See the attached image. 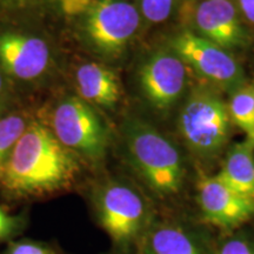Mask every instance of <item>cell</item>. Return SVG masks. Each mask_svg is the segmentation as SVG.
I'll return each instance as SVG.
<instances>
[{
  "mask_svg": "<svg viewBox=\"0 0 254 254\" xmlns=\"http://www.w3.org/2000/svg\"><path fill=\"white\" fill-rule=\"evenodd\" d=\"M186 72L185 63L173 50L158 51L140 69L142 93L157 110L171 109L185 90Z\"/></svg>",
  "mask_w": 254,
  "mask_h": 254,
  "instance_id": "obj_10",
  "label": "cell"
},
{
  "mask_svg": "<svg viewBox=\"0 0 254 254\" xmlns=\"http://www.w3.org/2000/svg\"><path fill=\"white\" fill-rule=\"evenodd\" d=\"M215 176L232 190L254 199V148L246 140L232 146Z\"/></svg>",
  "mask_w": 254,
  "mask_h": 254,
  "instance_id": "obj_14",
  "label": "cell"
},
{
  "mask_svg": "<svg viewBox=\"0 0 254 254\" xmlns=\"http://www.w3.org/2000/svg\"><path fill=\"white\" fill-rule=\"evenodd\" d=\"M239 7L244 17L254 24V0H239Z\"/></svg>",
  "mask_w": 254,
  "mask_h": 254,
  "instance_id": "obj_22",
  "label": "cell"
},
{
  "mask_svg": "<svg viewBox=\"0 0 254 254\" xmlns=\"http://www.w3.org/2000/svg\"><path fill=\"white\" fill-rule=\"evenodd\" d=\"M20 219L8 214L0 207V240L11 237L20 227Z\"/></svg>",
  "mask_w": 254,
  "mask_h": 254,
  "instance_id": "obj_20",
  "label": "cell"
},
{
  "mask_svg": "<svg viewBox=\"0 0 254 254\" xmlns=\"http://www.w3.org/2000/svg\"><path fill=\"white\" fill-rule=\"evenodd\" d=\"M77 86L85 100L99 106L112 107L118 103V79L110 68L95 63L81 65L77 71Z\"/></svg>",
  "mask_w": 254,
  "mask_h": 254,
  "instance_id": "obj_13",
  "label": "cell"
},
{
  "mask_svg": "<svg viewBox=\"0 0 254 254\" xmlns=\"http://www.w3.org/2000/svg\"><path fill=\"white\" fill-rule=\"evenodd\" d=\"M28 1H38V0H0V4L12 5V4H21V2H28Z\"/></svg>",
  "mask_w": 254,
  "mask_h": 254,
  "instance_id": "obj_23",
  "label": "cell"
},
{
  "mask_svg": "<svg viewBox=\"0 0 254 254\" xmlns=\"http://www.w3.org/2000/svg\"><path fill=\"white\" fill-rule=\"evenodd\" d=\"M77 172L68 148L46 127L32 124L0 166V185L19 195L44 194L69 185Z\"/></svg>",
  "mask_w": 254,
  "mask_h": 254,
  "instance_id": "obj_1",
  "label": "cell"
},
{
  "mask_svg": "<svg viewBox=\"0 0 254 254\" xmlns=\"http://www.w3.org/2000/svg\"><path fill=\"white\" fill-rule=\"evenodd\" d=\"M140 25L138 9L125 0H94L86 17V33L95 49L118 55L134 37Z\"/></svg>",
  "mask_w": 254,
  "mask_h": 254,
  "instance_id": "obj_8",
  "label": "cell"
},
{
  "mask_svg": "<svg viewBox=\"0 0 254 254\" xmlns=\"http://www.w3.org/2000/svg\"><path fill=\"white\" fill-rule=\"evenodd\" d=\"M231 120L250 136L254 131V86L244 85L232 93L227 105Z\"/></svg>",
  "mask_w": 254,
  "mask_h": 254,
  "instance_id": "obj_15",
  "label": "cell"
},
{
  "mask_svg": "<svg viewBox=\"0 0 254 254\" xmlns=\"http://www.w3.org/2000/svg\"><path fill=\"white\" fill-rule=\"evenodd\" d=\"M187 30L231 51L244 49L250 38L231 0H190L183 6Z\"/></svg>",
  "mask_w": 254,
  "mask_h": 254,
  "instance_id": "obj_6",
  "label": "cell"
},
{
  "mask_svg": "<svg viewBox=\"0 0 254 254\" xmlns=\"http://www.w3.org/2000/svg\"><path fill=\"white\" fill-rule=\"evenodd\" d=\"M26 128L24 118L18 114H11L0 120V166L7 159Z\"/></svg>",
  "mask_w": 254,
  "mask_h": 254,
  "instance_id": "obj_17",
  "label": "cell"
},
{
  "mask_svg": "<svg viewBox=\"0 0 254 254\" xmlns=\"http://www.w3.org/2000/svg\"><path fill=\"white\" fill-rule=\"evenodd\" d=\"M213 254H254V232L241 227L222 234L213 245Z\"/></svg>",
  "mask_w": 254,
  "mask_h": 254,
  "instance_id": "obj_16",
  "label": "cell"
},
{
  "mask_svg": "<svg viewBox=\"0 0 254 254\" xmlns=\"http://www.w3.org/2000/svg\"><path fill=\"white\" fill-rule=\"evenodd\" d=\"M246 141L249 142V144L254 148V131H253V133H252V134H251L250 136H247Z\"/></svg>",
  "mask_w": 254,
  "mask_h": 254,
  "instance_id": "obj_24",
  "label": "cell"
},
{
  "mask_svg": "<svg viewBox=\"0 0 254 254\" xmlns=\"http://www.w3.org/2000/svg\"><path fill=\"white\" fill-rule=\"evenodd\" d=\"M57 139L68 150L98 159L105 153L107 133L98 114L78 98H69L58 105L53 114Z\"/></svg>",
  "mask_w": 254,
  "mask_h": 254,
  "instance_id": "obj_7",
  "label": "cell"
},
{
  "mask_svg": "<svg viewBox=\"0 0 254 254\" xmlns=\"http://www.w3.org/2000/svg\"><path fill=\"white\" fill-rule=\"evenodd\" d=\"M171 47L200 77L219 90L232 92L245 85V74L230 51L190 31L173 38Z\"/></svg>",
  "mask_w": 254,
  "mask_h": 254,
  "instance_id": "obj_5",
  "label": "cell"
},
{
  "mask_svg": "<svg viewBox=\"0 0 254 254\" xmlns=\"http://www.w3.org/2000/svg\"><path fill=\"white\" fill-rule=\"evenodd\" d=\"M178 128L193 154L204 160L218 158L231 135L227 105L212 88L196 87L183 105Z\"/></svg>",
  "mask_w": 254,
  "mask_h": 254,
  "instance_id": "obj_3",
  "label": "cell"
},
{
  "mask_svg": "<svg viewBox=\"0 0 254 254\" xmlns=\"http://www.w3.org/2000/svg\"><path fill=\"white\" fill-rule=\"evenodd\" d=\"M97 207L101 227L117 245H131L147 231L148 212L144 199L125 184H107L98 195Z\"/></svg>",
  "mask_w": 254,
  "mask_h": 254,
  "instance_id": "obj_4",
  "label": "cell"
},
{
  "mask_svg": "<svg viewBox=\"0 0 254 254\" xmlns=\"http://www.w3.org/2000/svg\"><path fill=\"white\" fill-rule=\"evenodd\" d=\"M51 53L45 40L27 34H0V66L21 80L40 77L50 65Z\"/></svg>",
  "mask_w": 254,
  "mask_h": 254,
  "instance_id": "obj_11",
  "label": "cell"
},
{
  "mask_svg": "<svg viewBox=\"0 0 254 254\" xmlns=\"http://www.w3.org/2000/svg\"><path fill=\"white\" fill-rule=\"evenodd\" d=\"M177 0H139L144 17L151 23H161L173 12Z\"/></svg>",
  "mask_w": 254,
  "mask_h": 254,
  "instance_id": "obj_18",
  "label": "cell"
},
{
  "mask_svg": "<svg viewBox=\"0 0 254 254\" xmlns=\"http://www.w3.org/2000/svg\"><path fill=\"white\" fill-rule=\"evenodd\" d=\"M126 147L133 167L155 194H179L185 182V165L179 150L153 126L131 122L126 127Z\"/></svg>",
  "mask_w": 254,
  "mask_h": 254,
  "instance_id": "obj_2",
  "label": "cell"
},
{
  "mask_svg": "<svg viewBox=\"0 0 254 254\" xmlns=\"http://www.w3.org/2000/svg\"><path fill=\"white\" fill-rule=\"evenodd\" d=\"M94 0H60L62 9L67 15H77L88 12Z\"/></svg>",
  "mask_w": 254,
  "mask_h": 254,
  "instance_id": "obj_21",
  "label": "cell"
},
{
  "mask_svg": "<svg viewBox=\"0 0 254 254\" xmlns=\"http://www.w3.org/2000/svg\"><path fill=\"white\" fill-rule=\"evenodd\" d=\"M2 91H4V80H2L1 74H0V101H1V95Z\"/></svg>",
  "mask_w": 254,
  "mask_h": 254,
  "instance_id": "obj_25",
  "label": "cell"
},
{
  "mask_svg": "<svg viewBox=\"0 0 254 254\" xmlns=\"http://www.w3.org/2000/svg\"><path fill=\"white\" fill-rule=\"evenodd\" d=\"M213 245L180 221H161L142 236V254H213Z\"/></svg>",
  "mask_w": 254,
  "mask_h": 254,
  "instance_id": "obj_12",
  "label": "cell"
},
{
  "mask_svg": "<svg viewBox=\"0 0 254 254\" xmlns=\"http://www.w3.org/2000/svg\"><path fill=\"white\" fill-rule=\"evenodd\" d=\"M196 196L202 222L224 234L239 230L254 219V199L232 190L217 176L200 180Z\"/></svg>",
  "mask_w": 254,
  "mask_h": 254,
  "instance_id": "obj_9",
  "label": "cell"
},
{
  "mask_svg": "<svg viewBox=\"0 0 254 254\" xmlns=\"http://www.w3.org/2000/svg\"><path fill=\"white\" fill-rule=\"evenodd\" d=\"M5 254H55L49 247L33 241H18L8 247Z\"/></svg>",
  "mask_w": 254,
  "mask_h": 254,
  "instance_id": "obj_19",
  "label": "cell"
}]
</instances>
